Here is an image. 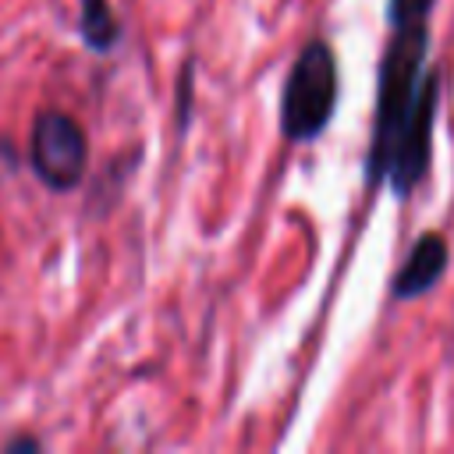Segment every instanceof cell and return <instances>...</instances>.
Segmentation results:
<instances>
[{"instance_id": "cell-3", "label": "cell", "mask_w": 454, "mask_h": 454, "mask_svg": "<svg viewBox=\"0 0 454 454\" xmlns=\"http://www.w3.org/2000/svg\"><path fill=\"white\" fill-rule=\"evenodd\" d=\"M28 160L35 177L53 192H71L89 167V138L82 124L64 110H43L32 121Z\"/></svg>"}, {"instance_id": "cell-2", "label": "cell", "mask_w": 454, "mask_h": 454, "mask_svg": "<svg viewBox=\"0 0 454 454\" xmlns=\"http://www.w3.org/2000/svg\"><path fill=\"white\" fill-rule=\"evenodd\" d=\"M337 110V57L326 39H312L294 57L284 96H280V131L287 142H312L326 131Z\"/></svg>"}, {"instance_id": "cell-7", "label": "cell", "mask_w": 454, "mask_h": 454, "mask_svg": "<svg viewBox=\"0 0 454 454\" xmlns=\"http://www.w3.org/2000/svg\"><path fill=\"white\" fill-rule=\"evenodd\" d=\"M4 447H7V450H39L43 443H39L35 436H18V440H7Z\"/></svg>"}, {"instance_id": "cell-1", "label": "cell", "mask_w": 454, "mask_h": 454, "mask_svg": "<svg viewBox=\"0 0 454 454\" xmlns=\"http://www.w3.org/2000/svg\"><path fill=\"white\" fill-rule=\"evenodd\" d=\"M436 0H390V43L380 60V92H376V124L372 145L365 156V184L376 188L387 174L390 145L419 96L422 85V60L429 50V14Z\"/></svg>"}, {"instance_id": "cell-4", "label": "cell", "mask_w": 454, "mask_h": 454, "mask_svg": "<svg viewBox=\"0 0 454 454\" xmlns=\"http://www.w3.org/2000/svg\"><path fill=\"white\" fill-rule=\"evenodd\" d=\"M436 106H440V71L429 67L422 74V85H419V96L390 145V156H387V181L390 188L404 199L415 192V184L422 181L426 167H429V142H433V124H436Z\"/></svg>"}, {"instance_id": "cell-6", "label": "cell", "mask_w": 454, "mask_h": 454, "mask_svg": "<svg viewBox=\"0 0 454 454\" xmlns=\"http://www.w3.org/2000/svg\"><path fill=\"white\" fill-rule=\"evenodd\" d=\"M78 28H82V39L89 50L96 53H106L117 46L121 39V21L114 14V7L106 0H82V18H78Z\"/></svg>"}, {"instance_id": "cell-5", "label": "cell", "mask_w": 454, "mask_h": 454, "mask_svg": "<svg viewBox=\"0 0 454 454\" xmlns=\"http://www.w3.org/2000/svg\"><path fill=\"white\" fill-rule=\"evenodd\" d=\"M447 262H450L447 238H443V234H422V238L411 245L404 266L397 270V277H394V284H390L394 298H401V301L422 298L426 291H433V287L440 284V277L447 273Z\"/></svg>"}]
</instances>
